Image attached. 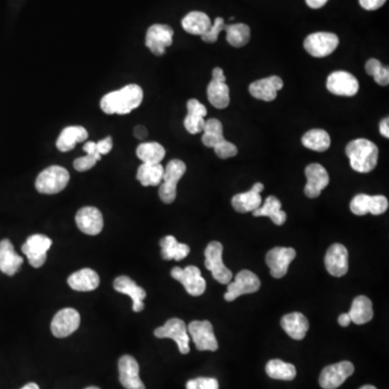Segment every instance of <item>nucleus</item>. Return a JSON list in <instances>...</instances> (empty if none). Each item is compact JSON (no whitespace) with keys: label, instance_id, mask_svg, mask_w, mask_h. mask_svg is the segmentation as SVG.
Wrapping results in <instances>:
<instances>
[{"label":"nucleus","instance_id":"19","mask_svg":"<svg viewBox=\"0 0 389 389\" xmlns=\"http://www.w3.org/2000/svg\"><path fill=\"white\" fill-rule=\"evenodd\" d=\"M76 224L86 235L95 236L103 229V216L98 208L83 207L76 214Z\"/></svg>","mask_w":389,"mask_h":389},{"label":"nucleus","instance_id":"30","mask_svg":"<svg viewBox=\"0 0 389 389\" xmlns=\"http://www.w3.org/2000/svg\"><path fill=\"white\" fill-rule=\"evenodd\" d=\"M212 25L210 18L204 12H190L185 18L182 20V26L184 30L188 34L198 35L202 36L207 30Z\"/></svg>","mask_w":389,"mask_h":389},{"label":"nucleus","instance_id":"47","mask_svg":"<svg viewBox=\"0 0 389 389\" xmlns=\"http://www.w3.org/2000/svg\"><path fill=\"white\" fill-rule=\"evenodd\" d=\"M386 1L387 0H359V4L364 9L368 10V11H374V10L380 9Z\"/></svg>","mask_w":389,"mask_h":389},{"label":"nucleus","instance_id":"25","mask_svg":"<svg viewBox=\"0 0 389 389\" xmlns=\"http://www.w3.org/2000/svg\"><path fill=\"white\" fill-rule=\"evenodd\" d=\"M280 323L286 335L296 341L304 339L307 331H308V320L301 313H291V314L284 315Z\"/></svg>","mask_w":389,"mask_h":389},{"label":"nucleus","instance_id":"10","mask_svg":"<svg viewBox=\"0 0 389 389\" xmlns=\"http://www.w3.org/2000/svg\"><path fill=\"white\" fill-rule=\"evenodd\" d=\"M187 331L196 348L200 352L218 350L219 343L210 321H192L188 325Z\"/></svg>","mask_w":389,"mask_h":389},{"label":"nucleus","instance_id":"37","mask_svg":"<svg viewBox=\"0 0 389 389\" xmlns=\"http://www.w3.org/2000/svg\"><path fill=\"white\" fill-rule=\"evenodd\" d=\"M224 30L226 32L227 42L235 48L245 47L251 37L249 26L243 23L225 25Z\"/></svg>","mask_w":389,"mask_h":389},{"label":"nucleus","instance_id":"33","mask_svg":"<svg viewBox=\"0 0 389 389\" xmlns=\"http://www.w3.org/2000/svg\"><path fill=\"white\" fill-rule=\"evenodd\" d=\"M261 204V194L252 192L251 190L249 192L235 194L231 199V206L239 213L253 212L259 209Z\"/></svg>","mask_w":389,"mask_h":389},{"label":"nucleus","instance_id":"46","mask_svg":"<svg viewBox=\"0 0 389 389\" xmlns=\"http://www.w3.org/2000/svg\"><path fill=\"white\" fill-rule=\"evenodd\" d=\"M374 81H376V83H378V85L383 86V87H385V86H388L389 83V69L387 66H382L381 67L380 71H378V73L376 74V75L373 76Z\"/></svg>","mask_w":389,"mask_h":389},{"label":"nucleus","instance_id":"20","mask_svg":"<svg viewBox=\"0 0 389 389\" xmlns=\"http://www.w3.org/2000/svg\"><path fill=\"white\" fill-rule=\"evenodd\" d=\"M120 381L126 389H146L141 381L140 366L132 356H122L118 362Z\"/></svg>","mask_w":389,"mask_h":389},{"label":"nucleus","instance_id":"17","mask_svg":"<svg viewBox=\"0 0 389 389\" xmlns=\"http://www.w3.org/2000/svg\"><path fill=\"white\" fill-rule=\"evenodd\" d=\"M327 89L335 95L354 96L359 91V81L353 74L337 71L327 77Z\"/></svg>","mask_w":389,"mask_h":389},{"label":"nucleus","instance_id":"60","mask_svg":"<svg viewBox=\"0 0 389 389\" xmlns=\"http://www.w3.org/2000/svg\"><path fill=\"white\" fill-rule=\"evenodd\" d=\"M359 389H378L376 387L372 386V385H366V386H362Z\"/></svg>","mask_w":389,"mask_h":389},{"label":"nucleus","instance_id":"12","mask_svg":"<svg viewBox=\"0 0 389 389\" xmlns=\"http://www.w3.org/2000/svg\"><path fill=\"white\" fill-rule=\"evenodd\" d=\"M388 206V200L382 194L370 196V194H359L354 197L349 207L350 211L355 216H362L368 213H371L373 216H380L386 212Z\"/></svg>","mask_w":389,"mask_h":389},{"label":"nucleus","instance_id":"59","mask_svg":"<svg viewBox=\"0 0 389 389\" xmlns=\"http://www.w3.org/2000/svg\"><path fill=\"white\" fill-rule=\"evenodd\" d=\"M21 389H39V386L36 384V383H30V384L25 385V386L22 387Z\"/></svg>","mask_w":389,"mask_h":389},{"label":"nucleus","instance_id":"36","mask_svg":"<svg viewBox=\"0 0 389 389\" xmlns=\"http://www.w3.org/2000/svg\"><path fill=\"white\" fill-rule=\"evenodd\" d=\"M137 155L143 163H161L165 158L166 149L163 145L157 142H146L139 145Z\"/></svg>","mask_w":389,"mask_h":389},{"label":"nucleus","instance_id":"6","mask_svg":"<svg viewBox=\"0 0 389 389\" xmlns=\"http://www.w3.org/2000/svg\"><path fill=\"white\" fill-rule=\"evenodd\" d=\"M158 339H171L178 344L180 353L186 355L190 353V335L185 323L179 318L168 320L163 327H157L153 332Z\"/></svg>","mask_w":389,"mask_h":389},{"label":"nucleus","instance_id":"24","mask_svg":"<svg viewBox=\"0 0 389 389\" xmlns=\"http://www.w3.org/2000/svg\"><path fill=\"white\" fill-rule=\"evenodd\" d=\"M69 286L73 290L79 292H89L95 290L100 284V277L98 272H94L91 268H83L74 272L69 277Z\"/></svg>","mask_w":389,"mask_h":389},{"label":"nucleus","instance_id":"28","mask_svg":"<svg viewBox=\"0 0 389 389\" xmlns=\"http://www.w3.org/2000/svg\"><path fill=\"white\" fill-rule=\"evenodd\" d=\"M253 216H268L278 226L286 221V213L281 210V202L275 196L267 197L264 206L253 211Z\"/></svg>","mask_w":389,"mask_h":389},{"label":"nucleus","instance_id":"15","mask_svg":"<svg viewBox=\"0 0 389 389\" xmlns=\"http://www.w3.org/2000/svg\"><path fill=\"white\" fill-rule=\"evenodd\" d=\"M296 257L294 248L277 247L268 251L266 255V264L270 269V275L274 278L284 277L288 272L289 265Z\"/></svg>","mask_w":389,"mask_h":389},{"label":"nucleus","instance_id":"27","mask_svg":"<svg viewBox=\"0 0 389 389\" xmlns=\"http://www.w3.org/2000/svg\"><path fill=\"white\" fill-rule=\"evenodd\" d=\"M352 323L356 325H364L373 318V305L371 300L364 296H359L354 300L349 313Z\"/></svg>","mask_w":389,"mask_h":389},{"label":"nucleus","instance_id":"35","mask_svg":"<svg viewBox=\"0 0 389 389\" xmlns=\"http://www.w3.org/2000/svg\"><path fill=\"white\" fill-rule=\"evenodd\" d=\"M266 373L274 380L292 381L296 378V368L294 364L279 359H272L266 364Z\"/></svg>","mask_w":389,"mask_h":389},{"label":"nucleus","instance_id":"55","mask_svg":"<svg viewBox=\"0 0 389 389\" xmlns=\"http://www.w3.org/2000/svg\"><path fill=\"white\" fill-rule=\"evenodd\" d=\"M269 79L270 81H272V85L274 86V88H275L277 91H279V90L284 88V81H282L281 78L278 77V76H270Z\"/></svg>","mask_w":389,"mask_h":389},{"label":"nucleus","instance_id":"40","mask_svg":"<svg viewBox=\"0 0 389 389\" xmlns=\"http://www.w3.org/2000/svg\"><path fill=\"white\" fill-rule=\"evenodd\" d=\"M204 124H206V120H204V117L194 116V115L187 114L185 120H184V127L190 134H197V133L202 132Z\"/></svg>","mask_w":389,"mask_h":389},{"label":"nucleus","instance_id":"3","mask_svg":"<svg viewBox=\"0 0 389 389\" xmlns=\"http://www.w3.org/2000/svg\"><path fill=\"white\" fill-rule=\"evenodd\" d=\"M69 182V173L61 166H51L39 174L36 179V190L40 194H53L62 192Z\"/></svg>","mask_w":389,"mask_h":389},{"label":"nucleus","instance_id":"29","mask_svg":"<svg viewBox=\"0 0 389 389\" xmlns=\"http://www.w3.org/2000/svg\"><path fill=\"white\" fill-rule=\"evenodd\" d=\"M161 257L166 261H181L190 255V248L184 243H178L175 237L166 236L161 240Z\"/></svg>","mask_w":389,"mask_h":389},{"label":"nucleus","instance_id":"56","mask_svg":"<svg viewBox=\"0 0 389 389\" xmlns=\"http://www.w3.org/2000/svg\"><path fill=\"white\" fill-rule=\"evenodd\" d=\"M134 135L138 139H144L147 135L146 129L142 126H138L134 129Z\"/></svg>","mask_w":389,"mask_h":389},{"label":"nucleus","instance_id":"61","mask_svg":"<svg viewBox=\"0 0 389 389\" xmlns=\"http://www.w3.org/2000/svg\"><path fill=\"white\" fill-rule=\"evenodd\" d=\"M86 389H100V388L99 387L91 386V387H88V388H86Z\"/></svg>","mask_w":389,"mask_h":389},{"label":"nucleus","instance_id":"57","mask_svg":"<svg viewBox=\"0 0 389 389\" xmlns=\"http://www.w3.org/2000/svg\"><path fill=\"white\" fill-rule=\"evenodd\" d=\"M350 323H352V319H350L348 313L347 314H342L341 316L339 317V323L342 327H348Z\"/></svg>","mask_w":389,"mask_h":389},{"label":"nucleus","instance_id":"58","mask_svg":"<svg viewBox=\"0 0 389 389\" xmlns=\"http://www.w3.org/2000/svg\"><path fill=\"white\" fill-rule=\"evenodd\" d=\"M251 190L257 192V194H261L264 190V185L262 183H255V185L252 186Z\"/></svg>","mask_w":389,"mask_h":389},{"label":"nucleus","instance_id":"44","mask_svg":"<svg viewBox=\"0 0 389 389\" xmlns=\"http://www.w3.org/2000/svg\"><path fill=\"white\" fill-rule=\"evenodd\" d=\"M204 132L218 135V137H221V138H224V134H223L222 122H221L220 120H216V118H211V120H206Z\"/></svg>","mask_w":389,"mask_h":389},{"label":"nucleus","instance_id":"38","mask_svg":"<svg viewBox=\"0 0 389 389\" xmlns=\"http://www.w3.org/2000/svg\"><path fill=\"white\" fill-rule=\"evenodd\" d=\"M249 92L255 99L265 102L274 101L278 93L277 90L272 85L269 77L252 83L249 87Z\"/></svg>","mask_w":389,"mask_h":389},{"label":"nucleus","instance_id":"13","mask_svg":"<svg viewBox=\"0 0 389 389\" xmlns=\"http://www.w3.org/2000/svg\"><path fill=\"white\" fill-rule=\"evenodd\" d=\"M355 368L349 361H342L339 364L325 366L319 376V384L323 389H337L353 376Z\"/></svg>","mask_w":389,"mask_h":389},{"label":"nucleus","instance_id":"18","mask_svg":"<svg viewBox=\"0 0 389 389\" xmlns=\"http://www.w3.org/2000/svg\"><path fill=\"white\" fill-rule=\"evenodd\" d=\"M307 183L304 192L308 198H317L321 192L327 187L330 182L329 174L325 167L319 163H310L305 169Z\"/></svg>","mask_w":389,"mask_h":389},{"label":"nucleus","instance_id":"8","mask_svg":"<svg viewBox=\"0 0 389 389\" xmlns=\"http://www.w3.org/2000/svg\"><path fill=\"white\" fill-rule=\"evenodd\" d=\"M339 39L333 33L319 32L307 36L304 48L311 57H325L335 52L339 47Z\"/></svg>","mask_w":389,"mask_h":389},{"label":"nucleus","instance_id":"11","mask_svg":"<svg viewBox=\"0 0 389 389\" xmlns=\"http://www.w3.org/2000/svg\"><path fill=\"white\" fill-rule=\"evenodd\" d=\"M52 245V240L42 233H35L28 237L26 243L22 245V252L28 257L30 265L35 268L42 267L47 260V251Z\"/></svg>","mask_w":389,"mask_h":389},{"label":"nucleus","instance_id":"53","mask_svg":"<svg viewBox=\"0 0 389 389\" xmlns=\"http://www.w3.org/2000/svg\"><path fill=\"white\" fill-rule=\"evenodd\" d=\"M305 1L311 9H320L329 0H305Z\"/></svg>","mask_w":389,"mask_h":389},{"label":"nucleus","instance_id":"48","mask_svg":"<svg viewBox=\"0 0 389 389\" xmlns=\"http://www.w3.org/2000/svg\"><path fill=\"white\" fill-rule=\"evenodd\" d=\"M225 138H221L218 135L210 134V133H204L202 135V141L204 143V146L209 147V149H214L221 141L224 140Z\"/></svg>","mask_w":389,"mask_h":389},{"label":"nucleus","instance_id":"23","mask_svg":"<svg viewBox=\"0 0 389 389\" xmlns=\"http://www.w3.org/2000/svg\"><path fill=\"white\" fill-rule=\"evenodd\" d=\"M23 259L16 255L13 245L8 239L0 241V270L8 276L16 275L20 270Z\"/></svg>","mask_w":389,"mask_h":389},{"label":"nucleus","instance_id":"5","mask_svg":"<svg viewBox=\"0 0 389 389\" xmlns=\"http://www.w3.org/2000/svg\"><path fill=\"white\" fill-rule=\"evenodd\" d=\"M204 265L212 272V276L220 284H227L233 279V272L223 263V245L219 241H212L204 251Z\"/></svg>","mask_w":389,"mask_h":389},{"label":"nucleus","instance_id":"52","mask_svg":"<svg viewBox=\"0 0 389 389\" xmlns=\"http://www.w3.org/2000/svg\"><path fill=\"white\" fill-rule=\"evenodd\" d=\"M212 81H218V83H226V77H225L224 71L221 67H216L213 69Z\"/></svg>","mask_w":389,"mask_h":389},{"label":"nucleus","instance_id":"41","mask_svg":"<svg viewBox=\"0 0 389 389\" xmlns=\"http://www.w3.org/2000/svg\"><path fill=\"white\" fill-rule=\"evenodd\" d=\"M214 151H216V156L221 159H228L238 153V149L236 145L233 143L228 142V141L223 140L214 147Z\"/></svg>","mask_w":389,"mask_h":389},{"label":"nucleus","instance_id":"31","mask_svg":"<svg viewBox=\"0 0 389 389\" xmlns=\"http://www.w3.org/2000/svg\"><path fill=\"white\" fill-rule=\"evenodd\" d=\"M302 143L306 149L323 153L331 146V138L323 129H311L303 135Z\"/></svg>","mask_w":389,"mask_h":389},{"label":"nucleus","instance_id":"16","mask_svg":"<svg viewBox=\"0 0 389 389\" xmlns=\"http://www.w3.org/2000/svg\"><path fill=\"white\" fill-rule=\"evenodd\" d=\"M79 325H81V315L76 309H61L53 317L51 323V332L55 337L63 339L73 335Z\"/></svg>","mask_w":389,"mask_h":389},{"label":"nucleus","instance_id":"32","mask_svg":"<svg viewBox=\"0 0 389 389\" xmlns=\"http://www.w3.org/2000/svg\"><path fill=\"white\" fill-rule=\"evenodd\" d=\"M165 168L161 163H142L139 167L137 179L143 186H158L163 182Z\"/></svg>","mask_w":389,"mask_h":389},{"label":"nucleus","instance_id":"14","mask_svg":"<svg viewBox=\"0 0 389 389\" xmlns=\"http://www.w3.org/2000/svg\"><path fill=\"white\" fill-rule=\"evenodd\" d=\"M174 32L166 24H153L147 30L145 45L153 54L161 57L173 42Z\"/></svg>","mask_w":389,"mask_h":389},{"label":"nucleus","instance_id":"9","mask_svg":"<svg viewBox=\"0 0 389 389\" xmlns=\"http://www.w3.org/2000/svg\"><path fill=\"white\" fill-rule=\"evenodd\" d=\"M171 276L183 284L190 296H200L206 291V280L202 277L199 268L196 266H187L185 268L174 267L171 270Z\"/></svg>","mask_w":389,"mask_h":389},{"label":"nucleus","instance_id":"49","mask_svg":"<svg viewBox=\"0 0 389 389\" xmlns=\"http://www.w3.org/2000/svg\"><path fill=\"white\" fill-rule=\"evenodd\" d=\"M96 147H98V151H99L100 155H106V153H110L112 149V140L110 137L108 138L104 139V140L99 141L96 143Z\"/></svg>","mask_w":389,"mask_h":389},{"label":"nucleus","instance_id":"4","mask_svg":"<svg viewBox=\"0 0 389 389\" xmlns=\"http://www.w3.org/2000/svg\"><path fill=\"white\" fill-rule=\"evenodd\" d=\"M186 172V165L180 159L169 161L163 172V184L159 187V197L165 204H172L177 198V186Z\"/></svg>","mask_w":389,"mask_h":389},{"label":"nucleus","instance_id":"2","mask_svg":"<svg viewBox=\"0 0 389 389\" xmlns=\"http://www.w3.org/2000/svg\"><path fill=\"white\" fill-rule=\"evenodd\" d=\"M346 155L349 159L350 167L359 173H368L378 165V146L366 139H357L348 143Z\"/></svg>","mask_w":389,"mask_h":389},{"label":"nucleus","instance_id":"45","mask_svg":"<svg viewBox=\"0 0 389 389\" xmlns=\"http://www.w3.org/2000/svg\"><path fill=\"white\" fill-rule=\"evenodd\" d=\"M188 114L194 115V116L206 117L207 108L204 104L200 103L198 100L192 99L187 102Z\"/></svg>","mask_w":389,"mask_h":389},{"label":"nucleus","instance_id":"50","mask_svg":"<svg viewBox=\"0 0 389 389\" xmlns=\"http://www.w3.org/2000/svg\"><path fill=\"white\" fill-rule=\"evenodd\" d=\"M382 66V63H381L380 61L376 60V59H371V60H368V62L366 63V74L373 77V76L380 71Z\"/></svg>","mask_w":389,"mask_h":389},{"label":"nucleus","instance_id":"21","mask_svg":"<svg viewBox=\"0 0 389 389\" xmlns=\"http://www.w3.org/2000/svg\"><path fill=\"white\" fill-rule=\"evenodd\" d=\"M325 268L330 275L342 277L348 272V251L345 245L335 243L327 249L325 257Z\"/></svg>","mask_w":389,"mask_h":389},{"label":"nucleus","instance_id":"54","mask_svg":"<svg viewBox=\"0 0 389 389\" xmlns=\"http://www.w3.org/2000/svg\"><path fill=\"white\" fill-rule=\"evenodd\" d=\"M388 118H385V120H383L382 122H381L380 124V132L381 134L383 135V137H385V138L388 139L389 138V122Z\"/></svg>","mask_w":389,"mask_h":389},{"label":"nucleus","instance_id":"43","mask_svg":"<svg viewBox=\"0 0 389 389\" xmlns=\"http://www.w3.org/2000/svg\"><path fill=\"white\" fill-rule=\"evenodd\" d=\"M98 161H99L94 158V157H92V156L86 155L83 156V157H79V158H77L75 161H74V168L79 172L88 171V170L93 168Z\"/></svg>","mask_w":389,"mask_h":389},{"label":"nucleus","instance_id":"34","mask_svg":"<svg viewBox=\"0 0 389 389\" xmlns=\"http://www.w3.org/2000/svg\"><path fill=\"white\" fill-rule=\"evenodd\" d=\"M208 100L214 108L219 110H224L229 105L231 96H229V88L226 83H218L211 81L207 90Z\"/></svg>","mask_w":389,"mask_h":389},{"label":"nucleus","instance_id":"42","mask_svg":"<svg viewBox=\"0 0 389 389\" xmlns=\"http://www.w3.org/2000/svg\"><path fill=\"white\" fill-rule=\"evenodd\" d=\"M186 389H219V382L212 378H194L188 381Z\"/></svg>","mask_w":389,"mask_h":389},{"label":"nucleus","instance_id":"26","mask_svg":"<svg viewBox=\"0 0 389 389\" xmlns=\"http://www.w3.org/2000/svg\"><path fill=\"white\" fill-rule=\"evenodd\" d=\"M88 131L83 127L71 126L65 128L57 140V149L63 153L75 149L77 143L83 142L88 139Z\"/></svg>","mask_w":389,"mask_h":389},{"label":"nucleus","instance_id":"1","mask_svg":"<svg viewBox=\"0 0 389 389\" xmlns=\"http://www.w3.org/2000/svg\"><path fill=\"white\" fill-rule=\"evenodd\" d=\"M143 89L138 85H128L122 89L110 92L102 98L101 110L108 115H126L142 104Z\"/></svg>","mask_w":389,"mask_h":389},{"label":"nucleus","instance_id":"7","mask_svg":"<svg viewBox=\"0 0 389 389\" xmlns=\"http://www.w3.org/2000/svg\"><path fill=\"white\" fill-rule=\"evenodd\" d=\"M261 288V280L251 270H241L235 277V281L227 284V292L224 298L227 302L238 298L243 294H255Z\"/></svg>","mask_w":389,"mask_h":389},{"label":"nucleus","instance_id":"39","mask_svg":"<svg viewBox=\"0 0 389 389\" xmlns=\"http://www.w3.org/2000/svg\"><path fill=\"white\" fill-rule=\"evenodd\" d=\"M225 24L224 18H216L214 20V23L210 26L208 30L202 35V38L204 42H209V44H213L218 40L219 35L221 34L222 30H224Z\"/></svg>","mask_w":389,"mask_h":389},{"label":"nucleus","instance_id":"22","mask_svg":"<svg viewBox=\"0 0 389 389\" xmlns=\"http://www.w3.org/2000/svg\"><path fill=\"white\" fill-rule=\"evenodd\" d=\"M114 289L120 294H127L132 298L133 310L140 313L144 309V298H146V292L144 289L135 284L128 276H120L114 281Z\"/></svg>","mask_w":389,"mask_h":389},{"label":"nucleus","instance_id":"51","mask_svg":"<svg viewBox=\"0 0 389 389\" xmlns=\"http://www.w3.org/2000/svg\"><path fill=\"white\" fill-rule=\"evenodd\" d=\"M83 151L87 153V155L92 156L94 158L98 159V161H101V155H100L99 151H98V147H96L95 142H87L83 147Z\"/></svg>","mask_w":389,"mask_h":389}]
</instances>
